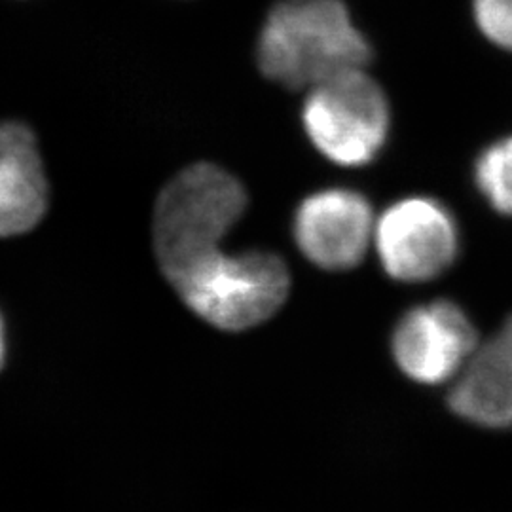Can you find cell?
I'll list each match as a JSON object with an SVG mask.
<instances>
[{"label": "cell", "instance_id": "obj_9", "mask_svg": "<svg viewBox=\"0 0 512 512\" xmlns=\"http://www.w3.org/2000/svg\"><path fill=\"white\" fill-rule=\"evenodd\" d=\"M448 403L461 420L486 429H511L512 349L499 334L465 363Z\"/></svg>", "mask_w": 512, "mask_h": 512}, {"label": "cell", "instance_id": "obj_6", "mask_svg": "<svg viewBox=\"0 0 512 512\" xmlns=\"http://www.w3.org/2000/svg\"><path fill=\"white\" fill-rule=\"evenodd\" d=\"M393 357L408 378L442 384L456 376L476 351V330L469 315L450 300L408 311L393 332Z\"/></svg>", "mask_w": 512, "mask_h": 512}, {"label": "cell", "instance_id": "obj_3", "mask_svg": "<svg viewBox=\"0 0 512 512\" xmlns=\"http://www.w3.org/2000/svg\"><path fill=\"white\" fill-rule=\"evenodd\" d=\"M184 304L222 330L253 329L285 304L291 275L285 262L266 251L226 255L222 249L171 281Z\"/></svg>", "mask_w": 512, "mask_h": 512}, {"label": "cell", "instance_id": "obj_12", "mask_svg": "<svg viewBox=\"0 0 512 512\" xmlns=\"http://www.w3.org/2000/svg\"><path fill=\"white\" fill-rule=\"evenodd\" d=\"M499 336L507 342V346L512 349V315L505 321V325H503V329L499 332Z\"/></svg>", "mask_w": 512, "mask_h": 512}, {"label": "cell", "instance_id": "obj_10", "mask_svg": "<svg viewBox=\"0 0 512 512\" xmlns=\"http://www.w3.org/2000/svg\"><path fill=\"white\" fill-rule=\"evenodd\" d=\"M476 184L495 211L512 215V137L482 152L476 162Z\"/></svg>", "mask_w": 512, "mask_h": 512}, {"label": "cell", "instance_id": "obj_7", "mask_svg": "<svg viewBox=\"0 0 512 512\" xmlns=\"http://www.w3.org/2000/svg\"><path fill=\"white\" fill-rule=\"evenodd\" d=\"M372 209L359 192L334 188L311 194L296 211L294 239L315 266L332 272L355 268L374 238Z\"/></svg>", "mask_w": 512, "mask_h": 512}, {"label": "cell", "instance_id": "obj_8", "mask_svg": "<svg viewBox=\"0 0 512 512\" xmlns=\"http://www.w3.org/2000/svg\"><path fill=\"white\" fill-rule=\"evenodd\" d=\"M48 207V184L33 131L0 124V238L35 228Z\"/></svg>", "mask_w": 512, "mask_h": 512}, {"label": "cell", "instance_id": "obj_1", "mask_svg": "<svg viewBox=\"0 0 512 512\" xmlns=\"http://www.w3.org/2000/svg\"><path fill=\"white\" fill-rule=\"evenodd\" d=\"M258 67L287 88H313L363 69L370 46L342 0H281L258 38Z\"/></svg>", "mask_w": 512, "mask_h": 512}, {"label": "cell", "instance_id": "obj_5", "mask_svg": "<svg viewBox=\"0 0 512 512\" xmlns=\"http://www.w3.org/2000/svg\"><path fill=\"white\" fill-rule=\"evenodd\" d=\"M385 272L406 283L429 281L446 272L459 251L458 224L431 198H408L391 205L374 230Z\"/></svg>", "mask_w": 512, "mask_h": 512}, {"label": "cell", "instance_id": "obj_2", "mask_svg": "<svg viewBox=\"0 0 512 512\" xmlns=\"http://www.w3.org/2000/svg\"><path fill=\"white\" fill-rule=\"evenodd\" d=\"M245 207V188L219 165L186 167L167 184L154 211V249L167 281L220 251Z\"/></svg>", "mask_w": 512, "mask_h": 512}, {"label": "cell", "instance_id": "obj_4", "mask_svg": "<svg viewBox=\"0 0 512 512\" xmlns=\"http://www.w3.org/2000/svg\"><path fill=\"white\" fill-rule=\"evenodd\" d=\"M302 122L323 156L355 167L374 160L384 147L389 105L382 88L363 69H353L311 88Z\"/></svg>", "mask_w": 512, "mask_h": 512}, {"label": "cell", "instance_id": "obj_11", "mask_svg": "<svg viewBox=\"0 0 512 512\" xmlns=\"http://www.w3.org/2000/svg\"><path fill=\"white\" fill-rule=\"evenodd\" d=\"M475 18L484 37L512 52V0H475Z\"/></svg>", "mask_w": 512, "mask_h": 512}, {"label": "cell", "instance_id": "obj_13", "mask_svg": "<svg viewBox=\"0 0 512 512\" xmlns=\"http://www.w3.org/2000/svg\"><path fill=\"white\" fill-rule=\"evenodd\" d=\"M4 361V332H2V321H0V365Z\"/></svg>", "mask_w": 512, "mask_h": 512}]
</instances>
